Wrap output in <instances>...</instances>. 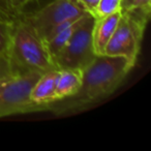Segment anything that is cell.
<instances>
[{"instance_id":"12","label":"cell","mask_w":151,"mask_h":151,"mask_svg":"<svg viewBox=\"0 0 151 151\" xmlns=\"http://www.w3.org/2000/svg\"><path fill=\"white\" fill-rule=\"evenodd\" d=\"M14 20L0 13V55H7Z\"/></svg>"},{"instance_id":"5","label":"cell","mask_w":151,"mask_h":151,"mask_svg":"<svg viewBox=\"0 0 151 151\" xmlns=\"http://www.w3.org/2000/svg\"><path fill=\"white\" fill-rule=\"evenodd\" d=\"M40 75L42 73L18 75L0 86V118L42 111L40 106L30 99L32 87Z\"/></svg>"},{"instance_id":"17","label":"cell","mask_w":151,"mask_h":151,"mask_svg":"<svg viewBox=\"0 0 151 151\" xmlns=\"http://www.w3.org/2000/svg\"><path fill=\"white\" fill-rule=\"evenodd\" d=\"M132 0H121V5H120V11L124 12L129 9V7L132 6Z\"/></svg>"},{"instance_id":"15","label":"cell","mask_w":151,"mask_h":151,"mask_svg":"<svg viewBox=\"0 0 151 151\" xmlns=\"http://www.w3.org/2000/svg\"><path fill=\"white\" fill-rule=\"evenodd\" d=\"M12 76H14V73L12 71L9 57L5 54L0 55V79L12 77Z\"/></svg>"},{"instance_id":"10","label":"cell","mask_w":151,"mask_h":151,"mask_svg":"<svg viewBox=\"0 0 151 151\" xmlns=\"http://www.w3.org/2000/svg\"><path fill=\"white\" fill-rule=\"evenodd\" d=\"M88 15H90V14H88ZM84 17L80 18V19H78L77 21H75L71 24H69L67 27H65L64 29H62L61 31H59L56 35H54L52 38H50V40L46 42L47 48H48L49 53H50L51 57H52L53 62H55L56 57L58 56L59 53L61 52V50H62V49L64 48L65 45L67 44V42H68L69 38L71 37V35H73V32L76 31V29L78 28V26L80 25L81 21H82Z\"/></svg>"},{"instance_id":"3","label":"cell","mask_w":151,"mask_h":151,"mask_svg":"<svg viewBox=\"0 0 151 151\" xmlns=\"http://www.w3.org/2000/svg\"><path fill=\"white\" fill-rule=\"evenodd\" d=\"M148 20L132 11L121 12V18L104 54L124 57L134 66Z\"/></svg>"},{"instance_id":"14","label":"cell","mask_w":151,"mask_h":151,"mask_svg":"<svg viewBox=\"0 0 151 151\" xmlns=\"http://www.w3.org/2000/svg\"><path fill=\"white\" fill-rule=\"evenodd\" d=\"M127 11H132L149 19L151 13V0H132V6Z\"/></svg>"},{"instance_id":"16","label":"cell","mask_w":151,"mask_h":151,"mask_svg":"<svg viewBox=\"0 0 151 151\" xmlns=\"http://www.w3.org/2000/svg\"><path fill=\"white\" fill-rule=\"evenodd\" d=\"M77 2H78L87 13L90 14L91 16L94 17L99 0H77Z\"/></svg>"},{"instance_id":"11","label":"cell","mask_w":151,"mask_h":151,"mask_svg":"<svg viewBox=\"0 0 151 151\" xmlns=\"http://www.w3.org/2000/svg\"><path fill=\"white\" fill-rule=\"evenodd\" d=\"M38 1L40 0H0V13L15 20L21 17L29 5Z\"/></svg>"},{"instance_id":"4","label":"cell","mask_w":151,"mask_h":151,"mask_svg":"<svg viewBox=\"0 0 151 151\" xmlns=\"http://www.w3.org/2000/svg\"><path fill=\"white\" fill-rule=\"evenodd\" d=\"M95 18L87 15L55 59L57 69L86 68L97 56L92 44V31Z\"/></svg>"},{"instance_id":"6","label":"cell","mask_w":151,"mask_h":151,"mask_svg":"<svg viewBox=\"0 0 151 151\" xmlns=\"http://www.w3.org/2000/svg\"><path fill=\"white\" fill-rule=\"evenodd\" d=\"M86 15L88 13L77 2V0H51L34 11L24 13L21 18L30 24L45 40L47 34L55 26Z\"/></svg>"},{"instance_id":"8","label":"cell","mask_w":151,"mask_h":151,"mask_svg":"<svg viewBox=\"0 0 151 151\" xmlns=\"http://www.w3.org/2000/svg\"><path fill=\"white\" fill-rule=\"evenodd\" d=\"M58 69H53L40 76L30 92V99L34 104L40 106L42 111H45V106L55 101L56 82Z\"/></svg>"},{"instance_id":"18","label":"cell","mask_w":151,"mask_h":151,"mask_svg":"<svg viewBox=\"0 0 151 151\" xmlns=\"http://www.w3.org/2000/svg\"><path fill=\"white\" fill-rule=\"evenodd\" d=\"M15 76H12V77H6V78H2V79H0V86H2L3 84H5V83L7 82V81H9L12 78H14Z\"/></svg>"},{"instance_id":"1","label":"cell","mask_w":151,"mask_h":151,"mask_svg":"<svg viewBox=\"0 0 151 151\" xmlns=\"http://www.w3.org/2000/svg\"><path fill=\"white\" fill-rule=\"evenodd\" d=\"M134 65L124 57L97 55L82 70V83L71 96L56 99L45 106V111L57 116L78 113L113 94L124 82Z\"/></svg>"},{"instance_id":"9","label":"cell","mask_w":151,"mask_h":151,"mask_svg":"<svg viewBox=\"0 0 151 151\" xmlns=\"http://www.w3.org/2000/svg\"><path fill=\"white\" fill-rule=\"evenodd\" d=\"M82 83L81 69H58L55 101L71 96L79 90Z\"/></svg>"},{"instance_id":"7","label":"cell","mask_w":151,"mask_h":151,"mask_svg":"<svg viewBox=\"0 0 151 151\" xmlns=\"http://www.w3.org/2000/svg\"><path fill=\"white\" fill-rule=\"evenodd\" d=\"M120 18L121 11L101 18H95L92 31V44L96 55H104L106 46L115 32Z\"/></svg>"},{"instance_id":"2","label":"cell","mask_w":151,"mask_h":151,"mask_svg":"<svg viewBox=\"0 0 151 151\" xmlns=\"http://www.w3.org/2000/svg\"><path fill=\"white\" fill-rule=\"evenodd\" d=\"M7 57L14 76L57 69L46 42L21 17L13 22Z\"/></svg>"},{"instance_id":"13","label":"cell","mask_w":151,"mask_h":151,"mask_svg":"<svg viewBox=\"0 0 151 151\" xmlns=\"http://www.w3.org/2000/svg\"><path fill=\"white\" fill-rule=\"evenodd\" d=\"M121 0H99L95 12V18H101L120 11Z\"/></svg>"}]
</instances>
